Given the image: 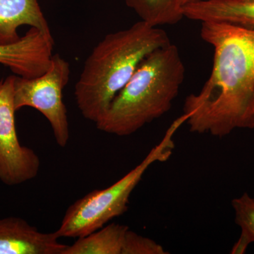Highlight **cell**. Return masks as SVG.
I'll list each match as a JSON object with an SVG mask.
<instances>
[{
	"label": "cell",
	"mask_w": 254,
	"mask_h": 254,
	"mask_svg": "<svg viewBox=\"0 0 254 254\" xmlns=\"http://www.w3.org/2000/svg\"><path fill=\"white\" fill-rule=\"evenodd\" d=\"M141 21L152 26L175 25L184 18L177 0H125Z\"/></svg>",
	"instance_id": "obj_12"
},
{
	"label": "cell",
	"mask_w": 254,
	"mask_h": 254,
	"mask_svg": "<svg viewBox=\"0 0 254 254\" xmlns=\"http://www.w3.org/2000/svg\"><path fill=\"white\" fill-rule=\"evenodd\" d=\"M40 0H0V46L14 44L21 36L18 30L23 26L51 33L42 11Z\"/></svg>",
	"instance_id": "obj_10"
},
{
	"label": "cell",
	"mask_w": 254,
	"mask_h": 254,
	"mask_svg": "<svg viewBox=\"0 0 254 254\" xmlns=\"http://www.w3.org/2000/svg\"><path fill=\"white\" fill-rule=\"evenodd\" d=\"M197 1V0H177V3L180 5V6H185L187 4H190V2H193V1Z\"/></svg>",
	"instance_id": "obj_15"
},
{
	"label": "cell",
	"mask_w": 254,
	"mask_h": 254,
	"mask_svg": "<svg viewBox=\"0 0 254 254\" xmlns=\"http://www.w3.org/2000/svg\"><path fill=\"white\" fill-rule=\"evenodd\" d=\"M200 36L214 49L210 77L187 97L184 115L190 131L222 138L254 128V30L202 22Z\"/></svg>",
	"instance_id": "obj_1"
},
{
	"label": "cell",
	"mask_w": 254,
	"mask_h": 254,
	"mask_svg": "<svg viewBox=\"0 0 254 254\" xmlns=\"http://www.w3.org/2000/svg\"><path fill=\"white\" fill-rule=\"evenodd\" d=\"M18 217L0 219V254H63L67 245Z\"/></svg>",
	"instance_id": "obj_8"
},
{
	"label": "cell",
	"mask_w": 254,
	"mask_h": 254,
	"mask_svg": "<svg viewBox=\"0 0 254 254\" xmlns=\"http://www.w3.org/2000/svg\"><path fill=\"white\" fill-rule=\"evenodd\" d=\"M169 252L151 240L128 230L127 232L123 254H167Z\"/></svg>",
	"instance_id": "obj_14"
},
{
	"label": "cell",
	"mask_w": 254,
	"mask_h": 254,
	"mask_svg": "<svg viewBox=\"0 0 254 254\" xmlns=\"http://www.w3.org/2000/svg\"><path fill=\"white\" fill-rule=\"evenodd\" d=\"M168 33L143 21L109 33L87 58L75 85L83 118L96 123L147 55L170 44Z\"/></svg>",
	"instance_id": "obj_2"
},
{
	"label": "cell",
	"mask_w": 254,
	"mask_h": 254,
	"mask_svg": "<svg viewBox=\"0 0 254 254\" xmlns=\"http://www.w3.org/2000/svg\"><path fill=\"white\" fill-rule=\"evenodd\" d=\"M235 222L241 229L239 241L249 246L254 242V198L247 193L232 200Z\"/></svg>",
	"instance_id": "obj_13"
},
{
	"label": "cell",
	"mask_w": 254,
	"mask_h": 254,
	"mask_svg": "<svg viewBox=\"0 0 254 254\" xmlns=\"http://www.w3.org/2000/svg\"><path fill=\"white\" fill-rule=\"evenodd\" d=\"M14 75L0 81V182L16 186L38 175L41 160L18 141L15 123Z\"/></svg>",
	"instance_id": "obj_6"
},
{
	"label": "cell",
	"mask_w": 254,
	"mask_h": 254,
	"mask_svg": "<svg viewBox=\"0 0 254 254\" xmlns=\"http://www.w3.org/2000/svg\"><path fill=\"white\" fill-rule=\"evenodd\" d=\"M69 77V64L59 54L53 55L49 67L41 76L28 78L14 75L16 111L30 107L40 112L50 123L55 141L63 148L69 139L67 110L63 101V90Z\"/></svg>",
	"instance_id": "obj_5"
},
{
	"label": "cell",
	"mask_w": 254,
	"mask_h": 254,
	"mask_svg": "<svg viewBox=\"0 0 254 254\" xmlns=\"http://www.w3.org/2000/svg\"><path fill=\"white\" fill-rule=\"evenodd\" d=\"M128 226L107 224L86 236L79 237L73 245H67L63 254H123Z\"/></svg>",
	"instance_id": "obj_11"
},
{
	"label": "cell",
	"mask_w": 254,
	"mask_h": 254,
	"mask_svg": "<svg viewBox=\"0 0 254 254\" xmlns=\"http://www.w3.org/2000/svg\"><path fill=\"white\" fill-rule=\"evenodd\" d=\"M54 46L52 33L31 28L14 44L0 46V64L16 76L37 77L49 67Z\"/></svg>",
	"instance_id": "obj_7"
},
{
	"label": "cell",
	"mask_w": 254,
	"mask_h": 254,
	"mask_svg": "<svg viewBox=\"0 0 254 254\" xmlns=\"http://www.w3.org/2000/svg\"><path fill=\"white\" fill-rule=\"evenodd\" d=\"M184 17L254 30V0H197L182 6Z\"/></svg>",
	"instance_id": "obj_9"
},
{
	"label": "cell",
	"mask_w": 254,
	"mask_h": 254,
	"mask_svg": "<svg viewBox=\"0 0 254 254\" xmlns=\"http://www.w3.org/2000/svg\"><path fill=\"white\" fill-rule=\"evenodd\" d=\"M182 115L171 124L161 141L125 176L104 190H93L70 205L55 233L60 237L79 238L104 227L113 219L125 214L132 192L152 165L166 162L175 148L174 136L186 123Z\"/></svg>",
	"instance_id": "obj_4"
},
{
	"label": "cell",
	"mask_w": 254,
	"mask_h": 254,
	"mask_svg": "<svg viewBox=\"0 0 254 254\" xmlns=\"http://www.w3.org/2000/svg\"><path fill=\"white\" fill-rule=\"evenodd\" d=\"M185 76L178 48L173 44L152 52L95 123L100 131L133 134L171 109Z\"/></svg>",
	"instance_id": "obj_3"
}]
</instances>
